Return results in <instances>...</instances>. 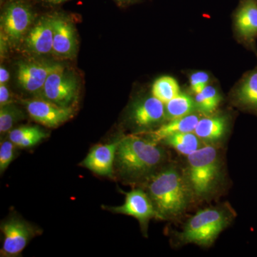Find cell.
<instances>
[{
  "label": "cell",
  "mask_w": 257,
  "mask_h": 257,
  "mask_svg": "<svg viewBox=\"0 0 257 257\" xmlns=\"http://www.w3.org/2000/svg\"><path fill=\"white\" fill-rule=\"evenodd\" d=\"M147 182V194L161 220L182 216L194 200L183 170L175 165L165 166Z\"/></svg>",
  "instance_id": "6da1fadb"
},
{
  "label": "cell",
  "mask_w": 257,
  "mask_h": 257,
  "mask_svg": "<svg viewBox=\"0 0 257 257\" xmlns=\"http://www.w3.org/2000/svg\"><path fill=\"white\" fill-rule=\"evenodd\" d=\"M167 159V152L158 143L133 135L119 140L114 165L121 177L136 182L162 168Z\"/></svg>",
  "instance_id": "7a4b0ae2"
},
{
  "label": "cell",
  "mask_w": 257,
  "mask_h": 257,
  "mask_svg": "<svg viewBox=\"0 0 257 257\" xmlns=\"http://www.w3.org/2000/svg\"><path fill=\"white\" fill-rule=\"evenodd\" d=\"M183 172L194 201L212 199L220 192L225 180L220 150L216 145H204L187 157Z\"/></svg>",
  "instance_id": "3957f363"
},
{
  "label": "cell",
  "mask_w": 257,
  "mask_h": 257,
  "mask_svg": "<svg viewBox=\"0 0 257 257\" xmlns=\"http://www.w3.org/2000/svg\"><path fill=\"white\" fill-rule=\"evenodd\" d=\"M236 213L227 204L199 210L184 224L179 239L182 243L209 247L234 220Z\"/></svg>",
  "instance_id": "277c9868"
},
{
  "label": "cell",
  "mask_w": 257,
  "mask_h": 257,
  "mask_svg": "<svg viewBox=\"0 0 257 257\" xmlns=\"http://www.w3.org/2000/svg\"><path fill=\"white\" fill-rule=\"evenodd\" d=\"M78 90L77 77L63 65L56 63L39 96L58 105L70 106L77 99Z\"/></svg>",
  "instance_id": "5b68a950"
},
{
  "label": "cell",
  "mask_w": 257,
  "mask_h": 257,
  "mask_svg": "<svg viewBox=\"0 0 257 257\" xmlns=\"http://www.w3.org/2000/svg\"><path fill=\"white\" fill-rule=\"evenodd\" d=\"M128 119L138 134L150 133L167 121L165 104L152 94L141 98L132 104Z\"/></svg>",
  "instance_id": "8992f818"
},
{
  "label": "cell",
  "mask_w": 257,
  "mask_h": 257,
  "mask_svg": "<svg viewBox=\"0 0 257 257\" xmlns=\"http://www.w3.org/2000/svg\"><path fill=\"white\" fill-rule=\"evenodd\" d=\"M236 40L257 57V0H241L234 14Z\"/></svg>",
  "instance_id": "52a82bcc"
},
{
  "label": "cell",
  "mask_w": 257,
  "mask_h": 257,
  "mask_svg": "<svg viewBox=\"0 0 257 257\" xmlns=\"http://www.w3.org/2000/svg\"><path fill=\"white\" fill-rule=\"evenodd\" d=\"M23 105L34 121L47 127H58L74 116L72 106H60L40 97L23 100Z\"/></svg>",
  "instance_id": "ba28073f"
},
{
  "label": "cell",
  "mask_w": 257,
  "mask_h": 257,
  "mask_svg": "<svg viewBox=\"0 0 257 257\" xmlns=\"http://www.w3.org/2000/svg\"><path fill=\"white\" fill-rule=\"evenodd\" d=\"M33 20V13L28 5L11 3L2 15V30L8 41L16 45L29 31Z\"/></svg>",
  "instance_id": "9c48e42d"
},
{
  "label": "cell",
  "mask_w": 257,
  "mask_h": 257,
  "mask_svg": "<svg viewBox=\"0 0 257 257\" xmlns=\"http://www.w3.org/2000/svg\"><path fill=\"white\" fill-rule=\"evenodd\" d=\"M109 209L116 214L131 216L138 219L145 231H147L150 219H160L148 194L142 189H135L126 193L122 205L110 207Z\"/></svg>",
  "instance_id": "30bf717a"
},
{
  "label": "cell",
  "mask_w": 257,
  "mask_h": 257,
  "mask_svg": "<svg viewBox=\"0 0 257 257\" xmlns=\"http://www.w3.org/2000/svg\"><path fill=\"white\" fill-rule=\"evenodd\" d=\"M3 234L2 254L16 256L25 249L29 241L35 236L30 224L20 218H10L1 225Z\"/></svg>",
  "instance_id": "8fae6325"
},
{
  "label": "cell",
  "mask_w": 257,
  "mask_h": 257,
  "mask_svg": "<svg viewBox=\"0 0 257 257\" xmlns=\"http://www.w3.org/2000/svg\"><path fill=\"white\" fill-rule=\"evenodd\" d=\"M229 99L239 110L257 116V64L235 84Z\"/></svg>",
  "instance_id": "7c38bea8"
},
{
  "label": "cell",
  "mask_w": 257,
  "mask_h": 257,
  "mask_svg": "<svg viewBox=\"0 0 257 257\" xmlns=\"http://www.w3.org/2000/svg\"><path fill=\"white\" fill-rule=\"evenodd\" d=\"M231 119L224 113L202 115L194 133L205 145H216L222 143L229 135Z\"/></svg>",
  "instance_id": "4fadbf2b"
},
{
  "label": "cell",
  "mask_w": 257,
  "mask_h": 257,
  "mask_svg": "<svg viewBox=\"0 0 257 257\" xmlns=\"http://www.w3.org/2000/svg\"><path fill=\"white\" fill-rule=\"evenodd\" d=\"M56 63L22 61L18 65V80L24 90L40 94Z\"/></svg>",
  "instance_id": "5bb4252c"
},
{
  "label": "cell",
  "mask_w": 257,
  "mask_h": 257,
  "mask_svg": "<svg viewBox=\"0 0 257 257\" xmlns=\"http://www.w3.org/2000/svg\"><path fill=\"white\" fill-rule=\"evenodd\" d=\"M119 140L110 144L96 145L93 147L81 165L96 175L102 177H114V165Z\"/></svg>",
  "instance_id": "9a60e30c"
},
{
  "label": "cell",
  "mask_w": 257,
  "mask_h": 257,
  "mask_svg": "<svg viewBox=\"0 0 257 257\" xmlns=\"http://www.w3.org/2000/svg\"><path fill=\"white\" fill-rule=\"evenodd\" d=\"M53 17L42 18L25 37V46L35 55H50L53 52Z\"/></svg>",
  "instance_id": "2e32d148"
},
{
  "label": "cell",
  "mask_w": 257,
  "mask_h": 257,
  "mask_svg": "<svg viewBox=\"0 0 257 257\" xmlns=\"http://www.w3.org/2000/svg\"><path fill=\"white\" fill-rule=\"evenodd\" d=\"M53 52L58 57L72 58L77 52V40L73 25L62 17H53Z\"/></svg>",
  "instance_id": "e0dca14e"
},
{
  "label": "cell",
  "mask_w": 257,
  "mask_h": 257,
  "mask_svg": "<svg viewBox=\"0 0 257 257\" xmlns=\"http://www.w3.org/2000/svg\"><path fill=\"white\" fill-rule=\"evenodd\" d=\"M202 115L199 111H195L183 117L168 120L156 130L146 134L150 137V139L159 143L167 137L176 134L194 133Z\"/></svg>",
  "instance_id": "ac0fdd59"
},
{
  "label": "cell",
  "mask_w": 257,
  "mask_h": 257,
  "mask_svg": "<svg viewBox=\"0 0 257 257\" xmlns=\"http://www.w3.org/2000/svg\"><path fill=\"white\" fill-rule=\"evenodd\" d=\"M161 143L186 157L205 145L194 133L176 134L164 139Z\"/></svg>",
  "instance_id": "d6986e66"
},
{
  "label": "cell",
  "mask_w": 257,
  "mask_h": 257,
  "mask_svg": "<svg viewBox=\"0 0 257 257\" xmlns=\"http://www.w3.org/2000/svg\"><path fill=\"white\" fill-rule=\"evenodd\" d=\"M165 105L167 121L183 117L197 111L194 98L187 93L181 92Z\"/></svg>",
  "instance_id": "ffe728a7"
},
{
  "label": "cell",
  "mask_w": 257,
  "mask_h": 257,
  "mask_svg": "<svg viewBox=\"0 0 257 257\" xmlns=\"http://www.w3.org/2000/svg\"><path fill=\"white\" fill-rule=\"evenodd\" d=\"M194 99L197 111L202 115L215 113L222 101L220 92L210 84L204 87L200 92L194 94Z\"/></svg>",
  "instance_id": "44dd1931"
},
{
  "label": "cell",
  "mask_w": 257,
  "mask_h": 257,
  "mask_svg": "<svg viewBox=\"0 0 257 257\" xmlns=\"http://www.w3.org/2000/svg\"><path fill=\"white\" fill-rule=\"evenodd\" d=\"M180 92L178 82L171 76L159 77L152 84V95L164 104L175 98Z\"/></svg>",
  "instance_id": "7402d4cb"
},
{
  "label": "cell",
  "mask_w": 257,
  "mask_h": 257,
  "mask_svg": "<svg viewBox=\"0 0 257 257\" xmlns=\"http://www.w3.org/2000/svg\"><path fill=\"white\" fill-rule=\"evenodd\" d=\"M23 111L13 103L0 107V134L5 136L13 130L17 123L25 119Z\"/></svg>",
  "instance_id": "603a6c76"
},
{
  "label": "cell",
  "mask_w": 257,
  "mask_h": 257,
  "mask_svg": "<svg viewBox=\"0 0 257 257\" xmlns=\"http://www.w3.org/2000/svg\"><path fill=\"white\" fill-rule=\"evenodd\" d=\"M45 133L46 132L44 131L37 126L24 125V126H18V127L12 130L8 134V138L18 147L19 144L22 143L24 140Z\"/></svg>",
  "instance_id": "cb8c5ba5"
},
{
  "label": "cell",
  "mask_w": 257,
  "mask_h": 257,
  "mask_svg": "<svg viewBox=\"0 0 257 257\" xmlns=\"http://www.w3.org/2000/svg\"><path fill=\"white\" fill-rule=\"evenodd\" d=\"M18 148L11 140H2L0 144V173L3 174L15 160L16 149Z\"/></svg>",
  "instance_id": "d4e9b609"
},
{
  "label": "cell",
  "mask_w": 257,
  "mask_h": 257,
  "mask_svg": "<svg viewBox=\"0 0 257 257\" xmlns=\"http://www.w3.org/2000/svg\"><path fill=\"white\" fill-rule=\"evenodd\" d=\"M189 88L194 94H198L209 85L210 82V76L204 71H197L189 75Z\"/></svg>",
  "instance_id": "484cf974"
},
{
  "label": "cell",
  "mask_w": 257,
  "mask_h": 257,
  "mask_svg": "<svg viewBox=\"0 0 257 257\" xmlns=\"http://www.w3.org/2000/svg\"><path fill=\"white\" fill-rule=\"evenodd\" d=\"M13 103L8 84H0V107Z\"/></svg>",
  "instance_id": "4316f807"
},
{
  "label": "cell",
  "mask_w": 257,
  "mask_h": 257,
  "mask_svg": "<svg viewBox=\"0 0 257 257\" xmlns=\"http://www.w3.org/2000/svg\"><path fill=\"white\" fill-rule=\"evenodd\" d=\"M10 77V73L8 69L1 65V67H0V84H8Z\"/></svg>",
  "instance_id": "83f0119b"
},
{
  "label": "cell",
  "mask_w": 257,
  "mask_h": 257,
  "mask_svg": "<svg viewBox=\"0 0 257 257\" xmlns=\"http://www.w3.org/2000/svg\"><path fill=\"white\" fill-rule=\"evenodd\" d=\"M47 3H50L52 5H58L61 3H64V2L68 1V0H45Z\"/></svg>",
  "instance_id": "f1b7e54d"
},
{
  "label": "cell",
  "mask_w": 257,
  "mask_h": 257,
  "mask_svg": "<svg viewBox=\"0 0 257 257\" xmlns=\"http://www.w3.org/2000/svg\"><path fill=\"white\" fill-rule=\"evenodd\" d=\"M120 3H131V2L135 1V0H116Z\"/></svg>",
  "instance_id": "f546056e"
}]
</instances>
